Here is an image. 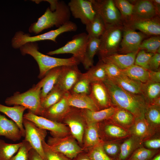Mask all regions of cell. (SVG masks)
Returning a JSON list of instances; mask_svg holds the SVG:
<instances>
[{"label":"cell","instance_id":"obj_1","mask_svg":"<svg viewBox=\"0 0 160 160\" xmlns=\"http://www.w3.org/2000/svg\"><path fill=\"white\" fill-rule=\"evenodd\" d=\"M103 82L107 89L111 106L129 111L135 119L145 118L148 104L143 95L127 92L108 78Z\"/></svg>","mask_w":160,"mask_h":160},{"label":"cell","instance_id":"obj_2","mask_svg":"<svg viewBox=\"0 0 160 160\" xmlns=\"http://www.w3.org/2000/svg\"><path fill=\"white\" fill-rule=\"evenodd\" d=\"M23 55H29L37 62L39 68L38 77L42 79L47 73L54 68L62 66L78 65L80 62L72 56L67 58L52 57L40 52L39 50L38 44L36 42L26 43L20 48Z\"/></svg>","mask_w":160,"mask_h":160},{"label":"cell","instance_id":"obj_3","mask_svg":"<svg viewBox=\"0 0 160 160\" xmlns=\"http://www.w3.org/2000/svg\"><path fill=\"white\" fill-rule=\"evenodd\" d=\"M71 14L68 4L63 1H58L55 9L52 11L48 7L37 21L31 24L29 31L37 34L54 26L58 28L70 21Z\"/></svg>","mask_w":160,"mask_h":160},{"label":"cell","instance_id":"obj_4","mask_svg":"<svg viewBox=\"0 0 160 160\" xmlns=\"http://www.w3.org/2000/svg\"><path fill=\"white\" fill-rule=\"evenodd\" d=\"M44 83L43 78L36 85L22 93L16 92L5 101L8 105H20L28 109L32 113L41 116L42 112L40 94Z\"/></svg>","mask_w":160,"mask_h":160},{"label":"cell","instance_id":"obj_5","mask_svg":"<svg viewBox=\"0 0 160 160\" xmlns=\"http://www.w3.org/2000/svg\"><path fill=\"white\" fill-rule=\"evenodd\" d=\"M77 29L76 24L69 21L56 29L34 36H31L29 33L21 31H18L16 32L12 39V46L14 49H17L30 42L50 40L57 42L56 38L60 34L67 32L75 31Z\"/></svg>","mask_w":160,"mask_h":160},{"label":"cell","instance_id":"obj_6","mask_svg":"<svg viewBox=\"0 0 160 160\" xmlns=\"http://www.w3.org/2000/svg\"><path fill=\"white\" fill-rule=\"evenodd\" d=\"M96 14L103 20L106 28L123 24L120 13L113 0H91Z\"/></svg>","mask_w":160,"mask_h":160},{"label":"cell","instance_id":"obj_7","mask_svg":"<svg viewBox=\"0 0 160 160\" xmlns=\"http://www.w3.org/2000/svg\"><path fill=\"white\" fill-rule=\"evenodd\" d=\"M47 143L52 150L71 160L84 151L71 134L60 137H49Z\"/></svg>","mask_w":160,"mask_h":160},{"label":"cell","instance_id":"obj_8","mask_svg":"<svg viewBox=\"0 0 160 160\" xmlns=\"http://www.w3.org/2000/svg\"><path fill=\"white\" fill-rule=\"evenodd\" d=\"M123 25L106 28L100 37V45L98 53L100 57L118 53L123 34Z\"/></svg>","mask_w":160,"mask_h":160},{"label":"cell","instance_id":"obj_9","mask_svg":"<svg viewBox=\"0 0 160 160\" xmlns=\"http://www.w3.org/2000/svg\"><path fill=\"white\" fill-rule=\"evenodd\" d=\"M88 39L87 34L83 32L74 35L72 39L65 45L56 50L47 53L49 55L69 53L82 63L84 59L85 51Z\"/></svg>","mask_w":160,"mask_h":160},{"label":"cell","instance_id":"obj_10","mask_svg":"<svg viewBox=\"0 0 160 160\" xmlns=\"http://www.w3.org/2000/svg\"><path fill=\"white\" fill-rule=\"evenodd\" d=\"M23 117L33 122L38 127L49 131L52 137H62L71 134L68 127L62 123L52 121L29 111L23 115Z\"/></svg>","mask_w":160,"mask_h":160},{"label":"cell","instance_id":"obj_11","mask_svg":"<svg viewBox=\"0 0 160 160\" xmlns=\"http://www.w3.org/2000/svg\"><path fill=\"white\" fill-rule=\"evenodd\" d=\"M62 123L68 127L71 135L82 147L87 123L82 115L81 109L72 107L63 118Z\"/></svg>","mask_w":160,"mask_h":160},{"label":"cell","instance_id":"obj_12","mask_svg":"<svg viewBox=\"0 0 160 160\" xmlns=\"http://www.w3.org/2000/svg\"><path fill=\"white\" fill-rule=\"evenodd\" d=\"M23 123L25 132L24 140L30 144L44 160H46L42 143L47 135V130L38 127L33 122L24 118Z\"/></svg>","mask_w":160,"mask_h":160},{"label":"cell","instance_id":"obj_13","mask_svg":"<svg viewBox=\"0 0 160 160\" xmlns=\"http://www.w3.org/2000/svg\"><path fill=\"white\" fill-rule=\"evenodd\" d=\"M123 27L122 38L118 53L126 54L140 50L141 43L148 36L130 28L124 25Z\"/></svg>","mask_w":160,"mask_h":160},{"label":"cell","instance_id":"obj_14","mask_svg":"<svg viewBox=\"0 0 160 160\" xmlns=\"http://www.w3.org/2000/svg\"><path fill=\"white\" fill-rule=\"evenodd\" d=\"M71 14L85 25L92 21L96 14L91 0H71L68 4Z\"/></svg>","mask_w":160,"mask_h":160},{"label":"cell","instance_id":"obj_15","mask_svg":"<svg viewBox=\"0 0 160 160\" xmlns=\"http://www.w3.org/2000/svg\"><path fill=\"white\" fill-rule=\"evenodd\" d=\"M99 135L103 141L122 140L130 135L127 130L113 122L110 119L98 123Z\"/></svg>","mask_w":160,"mask_h":160},{"label":"cell","instance_id":"obj_16","mask_svg":"<svg viewBox=\"0 0 160 160\" xmlns=\"http://www.w3.org/2000/svg\"><path fill=\"white\" fill-rule=\"evenodd\" d=\"M81 74L77 65L62 66L56 84L65 93L69 92Z\"/></svg>","mask_w":160,"mask_h":160},{"label":"cell","instance_id":"obj_17","mask_svg":"<svg viewBox=\"0 0 160 160\" xmlns=\"http://www.w3.org/2000/svg\"><path fill=\"white\" fill-rule=\"evenodd\" d=\"M123 24L134 30H138L148 36L160 35V22L159 16L149 19L124 22Z\"/></svg>","mask_w":160,"mask_h":160},{"label":"cell","instance_id":"obj_18","mask_svg":"<svg viewBox=\"0 0 160 160\" xmlns=\"http://www.w3.org/2000/svg\"><path fill=\"white\" fill-rule=\"evenodd\" d=\"M133 2L132 3L134 5L132 15L128 21L149 19L160 16L151 0H140Z\"/></svg>","mask_w":160,"mask_h":160},{"label":"cell","instance_id":"obj_19","mask_svg":"<svg viewBox=\"0 0 160 160\" xmlns=\"http://www.w3.org/2000/svg\"><path fill=\"white\" fill-rule=\"evenodd\" d=\"M89 95L99 110L111 106L107 89L103 82L91 83Z\"/></svg>","mask_w":160,"mask_h":160},{"label":"cell","instance_id":"obj_20","mask_svg":"<svg viewBox=\"0 0 160 160\" xmlns=\"http://www.w3.org/2000/svg\"><path fill=\"white\" fill-rule=\"evenodd\" d=\"M66 94L58 102L43 111L41 116L52 121L62 123L63 118L72 108L68 104Z\"/></svg>","mask_w":160,"mask_h":160},{"label":"cell","instance_id":"obj_21","mask_svg":"<svg viewBox=\"0 0 160 160\" xmlns=\"http://www.w3.org/2000/svg\"><path fill=\"white\" fill-rule=\"evenodd\" d=\"M139 50L126 54L113 53L100 57V60L103 62L111 63L123 70L134 64L136 55Z\"/></svg>","mask_w":160,"mask_h":160},{"label":"cell","instance_id":"obj_22","mask_svg":"<svg viewBox=\"0 0 160 160\" xmlns=\"http://www.w3.org/2000/svg\"><path fill=\"white\" fill-rule=\"evenodd\" d=\"M86 123L82 146L84 151L102 145L104 142L99 135L98 123Z\"/></svg>","mask_w":160,"mask_h":160},{"label":"cell","instance_id":"obj_23","mask_svg":"<svg viewBox=\"0 0 160 160\" xmlns=\"http://www.w3.org/2000/svg\"><path fill=\"white\" fill-rule=\"evenodd\" d=\"M128 131L130 136L134 137L142 143L157 134L151 128L145 118L135 119L134 124Z\"/></svg>","mask_w":160,"mask_h":160},{"label":"cell","instance_id":"obj_24","mask_svg":"<svg viewBox=\"0 0 160 160\" xmlns=\"http://www.w3.org/2000/svg\"><path fill=\"white\" fill-rule=\"evenodd\" d=\"M66 98L69 105L80 109H87L91 111L99 110L89 95L67 93Z\"/></svg>","mask_w":160,"mask_h":160},{"label":"cell","instance_id":"obj_25","mask_svg":"<svg viewBox=\"0 0 160 160\" xmlns=\"http://www.w3.org/2000/svg\"><path fill=\"white\" fill-rule=\"evenodd\" d=\"M0 136L13 141L20 140L22 133L17 124L0 113Z\"/></svg>","mask_w":160,"mask_h":160},{"label":"cell","instance_id":"obj_26","mask_svg":"<svg viewBox=\"0 0 160 160\" xmlns=\"http://www.w3.org/2000/svg\"><path fill=\"white\" fill-rule=\"evenodd\" d=\"M26 109L25 107L20 105H14L11 107L0 104V112L7 116L17 124L23 137H25V135L23 123V113Z\"/></svg>","mask_w":160,"mask_h":160},{"label":"cell","instance_id":"obj_27","mask_svg":"<svg viewBox=\"0 0 160 160\" xmlns=\"http://www.w3.org/2000/svg\"><path fill=\"white\" fill-rule=\"evenodd\" d=\"M118 108L111 106L96 111L87 109H81V111L86 122L98 123L110 119Z\"/></svg>","mask_w":160,"mask_h":160},{"label":"cell","instance_id":"obj_28","mask_svg":"<svg viewBox=\"0 0 160 160\" xmlns=\"http://www.w3.org/2000/svg\"><path fill=\"white\" fill-rule=\"evenodd\" d=\"M110 79L127 92L134 94L143 95V83L140 81L133 80L121 74Z\"/></svg>","mask_w":160,"mask_h":160},{"label":"cell","instance_id":"obj_29","mask_svg":"<svg viewBox=\"0 0 160 160\" xmlns=\"http://www.w3.org/2000/svg\"><path fill=\"white\" fill-rule=\"evenodd\" d=\"M100 38L88 37L86 46L83 61L82 63L85 69L88 70L92 66L93 58L98 52L100 45Z\"/></svg>","mask_w":160,"mask_h":160},{"label":"cell","instance_id":"obj_30","mask_svg":"<svg viewBox=\"0 0 160 160\" xmlns=\"http://www.w3.org/2000/svg\"><path fill=\"white\" fill-rule=\"evenodd\" d=\"M62 69V66L52 68L49 71L43 78L44 79V83L41 90V100L44 98L57 84Z\"/></svg>","mask_w":160,"mask_h":160},{"label":"cell","instance_id":"obj_31","mask_svg":"<svg viewBox=\"0 0 160 160\" xmlns=\"http://www.w3.org/2000/svg\"><path fill=\"white\" fill-rule=\"evenodd\" d=\"M135 119L134 115L129 111L118 108L110 119L115 124L128 130L134 124Z\"/></svg>","mask_w":160,"mask_h":160},{"label":"cell","instance_id":"obj_32","mask_svg":"<svg viewBox=\"0 0 160 160\" xmlns=\"http://www.w3.org/2000/svg\"><path fill=\"white\" fill-rule=\"evenodd\" d=\"M142 143L134 137L130 136L121 143L118 158L122 160H127L137 149L143 146Z\"/></svg>","mask_w":160,"mask_h":160},{"label":"cell","instance_id":"obj_33","mask_svg":"<svg viewBox=\"0 0 160 160\" xmlns=\"http://www.w3.org/2000/svg\"><path fill=\"white\" fill-rule=\"evenodd\" d=\"M145 118L151 128L156 133L160 128V106L148 104L145 114Z\"/></svg>","mask_w":160,"mask_h":160},{"label":"cell","instance_id":"obj_34","mask_svg":"<svg viewBox=\"0 0 160 160\" xmlns=\"http://www.w3.org/2000/svg\"><path fill=\"white\" fill-rule=\"evenodd\" d=\"M121 74L143 83L149 80L148 70L135 64L121 70Z\"/></svg>","mask_w":160,"mask_h":160},{"label":"cell","instance_id":"obj_35","mask_svg":"<svg viewBox=\"0 0 160 160\" xmlns=\"http://www.w3.org/2000/svg\"><path fill=\"white\" fill-rule=\"evenodd\" d=\"M66 93L56 84L44 98L41 100L42 112L60 101Z\"/></svg>","mask_w":160,"mask_h":160},{"label":"cell","instance_id":"obj_36","mask_svg":"<svg viewBox=\"0 0 160 160\" xmlns=\"http://www.w3.org/2000/svg\"><path fill=\"white\" fill-rule=\"evenodd\" d=\"M84 75L91 83L104 81L108 78L104 66L103 62L100 60L95 65L89 68Z\"/></svg>","mask_w":160,"mask_h":160},{"label":"cell","instance_id":"obj_37","mask_svg":"<svg viewBox=\"0 0 160 160\" xmlns=\"http://www.w3.org/2000/svg\"><path fill=\"white\" fill-rule=\"evenodd\" d=\"M86 26L89 38H100L106 29L103 20L97 14L93 20Z\"/></svg>","mask_w":160,"mask_h":160},{"label":"cell","instance_id":"obj_38","mask_svg":"<svg viewBox=\"0 0 160 160\" xmlns=\"http://www.w3.org/2000/svg\"><path fill=\"white\" fill-rule=\"evenodd\" d=\"M143 95L148 104L160 97V83H156L150 80L143 83Z\"/></svg>","mask_w":160,"mask_h":160},{"label":"cell","instance_id":"obj_39","mask_svg":"<svg viewBox=\"0 0 160 160\" xmlns=\"http://www.w3.org/2000/svg\"><path fill=\"white\" fill-rule=\"evenodd\" d=\"M22 142L15 144L7 143L0 139V160H9L18 151Z\"/></svg>","mask_w":160,"mask_h":160},{"label":"cell","instance_id":"obj_40","mask_svg":"<svg viewBox=\"0 0 160 160\" xmlns=\"http://www.w3.org/2000/svg\"><path fill=\"white\" fill-rule=\"evenodd\" d=\"M113 1L120 13L123 23L130 20L133 13V4L126 0H114Z\"/></svg>","mask_w":160,"mask_h":160},{"label":"cell","instance_id":"obj_41","mask_svg":"<svg viewBox=\"0 0 160 160\" xmlns=\"http://www.w3.org/2000/svg\"><path fill=\"white\" fill-rule=\"evenodd\" d=\"M160 36H155L144 39L141 43L139 49L154 54L160 51Z\"/></svg>","mask_w":160,"mask_h":160},{"label":"cell","instance_id":"obj_42","mask_svg":"<svg viewBox=\"0 0 160 160\" xmlns=\"http://www.w3.org/2000/svg\"><path fill=\"white\" fill-rule=\"evenodd\" d=\"M159 153V150H151L143 146L137 149L127 160H149Z\"/></svg>","mask_w":160,"mask_h":160},{"label":"cell","instance_id":"obj_43","mask_svg":"<svg viewBox=\"0 0 160 160\" xmlns=\"http://www.w3.org/2000/svg\"><path fill=\"white\" fill-rule=\"evenodd\" d=\"M90 84L91 82L88 79L83 73H82L69 93L89 95L90 92Z\"/></svg>","mask_w":160,"mask_h":160},{"label":"cell","instance_id":"obj_44","mask_svg":"<svg viewBox=\"0 0 160 160\" xmlns=\"http://www.w3.org/2000/svg\"><path fill=\"white\" fill-rule=\"evenodd\" d=\"M122 140L105 141L102 145L106 154L111 158L115 159L118 158L119 154Z\"/></svg>","mask_w":160,"mask_h":160},{"label":"cell","instance_id":"obj_45","mask_svg":"<svg viewBox=\"0 0 160 160\" xmlns=\"http://www.w3.org/2000/svg\"><path fill=\"white\" fill-rule=\"evenodd\" d=\"M91 160H115L105 152L102 145L95 146L85 151Z\"/></svg>","mask_w":160,"mask_h":160},{"label":"cell","instance_id":"obj_46","mask_svg":"<svg viewBox=\"0 0 160 160\" xmlns=\"http://www.w3.org/2000/svg\"><path fill=\"white\" fill-rule=\"evenodd\" d=\"M42 144L46 160H72L63 154L52 150L45 140Z\"/></svg>","mask_w":160,"mask_h":160},{"label":"cell","instance_id":"obj_47","mask_svg":"<svg viewBox=\"0 0 160 160\" xmlns=\"http://www.w3.org/2000/svg\"><path fill=\"white\" fill-rule=\"evenodd\" d=\"M153 54L143 50H139L136 55L134 64L148 70L149 63Z\"/></svg>","mask_w":160,"mask_h":160},{"label":"cell","instance_id":"obj_48","mask_svg":"<svg viewBox=\"0 0 160 160\" xmlns=\"http://www.w3.org/2000/svg\"><path fill=\"white\" fill-rule=\"evenodd\" d=\"M22 142V144L17 153L9 160H28L29 152L32 147L30 144L25 140Z\"/></svg>","mask_w":160,"mask_h":160},{"label":"cell","instance_id":"obj_49","mask_svg":"<svg viewBox=\"0 0 160 160\" xmlns=\"http://www.w3.org/2000/svg\"><path fill=\"white\" fill-rule=\"evenodd\" d=\"M103 63L105 71L108 78L111 79L121 74V70L114 65L109 63Z\"/></svg>","mask_w":160,"mask_h":160},{"label":"cell","instance_id":"obj_50","mask_svg":"<svg viewBox=\"0 0 160 160\" xmlns=\"http://www.w3.org/2000/svg\"><path fill=\"white\" fill-rule=\"evenodd\" d=\"M154 136L143 141V146L150 149L159 150L160 148V137H154Z\"/></svg>","mask_w":160,"mask_h":160},{"label":"cell","instance_id":"obj_51","mask_svg":"<svg viewBox=\"0 0 160 160\" xmlns=\"http://www.w3.org/2000/svg\"><path fill=\"white\" fill-rule=\"evenodd\" d=\"M160 53H154L151 57L148 65V70L157 71L160 70Z\"/></svg>","mask_w":160,"mask_h":160},{"label":"cell","instance_id":"obj_52","mask_svg":"<svg viewBox=\"0 0 160 160\" xmlns=\"http://www.w3.org/2000/svg\"><path fill=\"white\" fill-rule=\"evenodd\" d=\"M149 79L151 81L160 83V71L148 70Z\"/></svg>","mask_w":160,"mask_h":160},{"label":"cell","instance_id":"obj_53","mask_svg":"<svg viewBox=\"0 0 160 160\" xmlns=\"http://www.w3.org/2000/svg\"><path fill=\"white\" fill-rule=\"evenodd\" d=\"M28 160H44L39 153L32 148L28 154Z\"/></svg>","mask_w":160,"mask_h":160},{"label":"cell","instance_id":"obj_54","mask_svg":"<svg viewBox=\"0 0 160 160\" xmlns=\"http://www.w3.org/2000/svg\"><path fill=\"white\" fill-rule=\"evenodd\" d=\"M72 160H91L87 153L85 151L79 154Z\"/></svg>","mask_w":160,"mask_h":160},{"label":"cell","instance_id":"obj_55","mask_svg":"<svg viewBox=\"0 0 160 160\" xmlns=\"http://www.w3.org/2000/svg\"><path fill=\"white\" fill-rule=\"evenodd\" d=\"M153 6L155 7L157 12L159 15L160 14V0H151Z\"/></svg>","mask_w":160,"mask_h":160},{"label":"cell","instance_id":"obj_56","mask_svg":"<svg viewBox=\"0 0 160 160\" xmlns=\"http://www.w3.org/2000/svg\"><path fill=\"white\" fill-rule=\"evenodd\" d=\"M151 104L160 106V97L155 99Z\"/></svg>","mask_w":160,"mask_h":160},{"label":"cell","instance_id":"obj_57","mask_svg":"<svg viewBox=\"0 0 160 160\" xmlns=\"http://www.w3.org/2000/svg\"><path fill=\"white\" fill-rule=\"evenodd\" d=\"M149 160H160V153L159 152Z\"/></svg>","mask_w":160,"mask_h":160},{"label":"cell","instance_id":"obj_58","mask_svg":"<svg viewBox=\"0 0 160 160\" xmlns=\"http://www.w3.org/2000/svg\"><path fill=\"white\" fill-rule=\"evenodd\" d=\"M115 160H121V159H119V158H117L115 159Z\"/></svg>","mask_w":160,"mask_h":160}]
</instances>
